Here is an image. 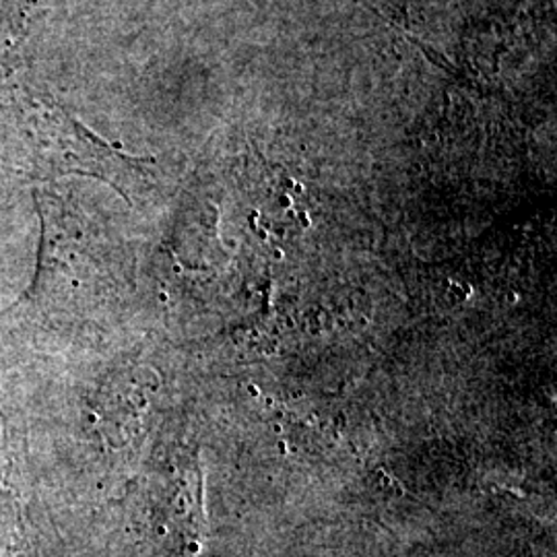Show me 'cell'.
Returning a JSON list of instances; mask_svg holds the SVG:
<instances>
[{
  "instance_id": "cell-1",
  "label": "cell",
  "mask_w": 557,
  "mask_h": 557,
  "mask_svg": "<svg viewBox=\"0 0 557 557\" xmlns=\"http://www.w3.org/2000/svg\"><path fill=\"white\" fill-rule=\"evenodd\" d=\"M17 448L7 430L0 444V557H41L27 515Z\"/></svg>"
}]
</instances>
